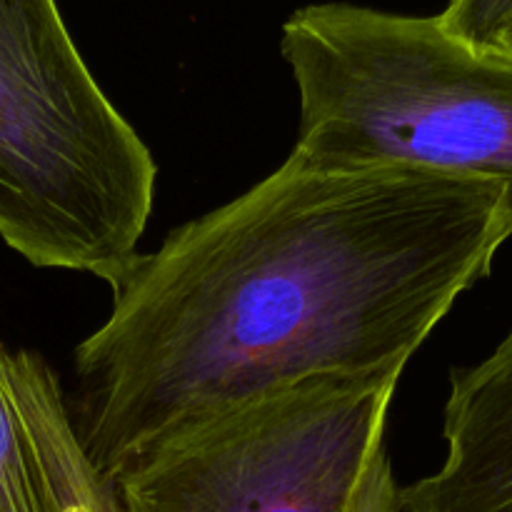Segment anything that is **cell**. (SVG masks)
Here are the masks:
<instances>
[{
  "instance_id": "6da1fadb",
  "label": "cell",
  "mask_w": 512,
  "mask_h": 512,
  "mask_svg": "<svg viewBox=\"0 0 512 512\" xmlns=\"http://www.w3.org/2000/svg\"><path fill=\"white\" fill-rule=\"evenodd\" d=\"M510 238L495 180L293 148L120 278L73 353L80 445L115 485L165 440L270 390L405 370Z\"/></svg>"
},
{
  "instance_id": "7a4b0ae2",
  "label": "cell",
  "mask_w": 512,
  "mask_h": 512,
  "mask_svg": "<svg viewBox=\"0 0 512 512\" xmlns=\"http://www.w3.org/2000/svg\"><path fill=\"white\" fill-rule=\"evenodd\" d=\"M280 53L298 88L295 150L495 180L512 210L510 55L468 48L435 15L350 3L295 10Z\"/></svg>"
},
{
  "instance_id": "3957f363",
  "label": "cell",
  "mask_w": 512,
  "mask_h": 512,
  "mask_svg": "<svg viewBox=\"0 0 512 512\" xmlns=\"http://www.w3.org/2000/svg\"><path fill=\"white\" fill-rule=\"evenodd\" d=\"M158 165L98 85L55 0H0V238L35 268L120 283Z\"/></svg>"
},
{
  "instance_id": "277c9868",
  "label": "cell",
  "mask_w": 512,
  "mask_h": 512,
  "mask_svg": "<svg viewBox=\"0 0 512 512\" xmlns=\"http://www.w3.org/2000/svg\"><path fill=\"white\" fill-rule=\"evenodd\" d=\"M400 375H318L233 405L125 470L120 510L350 512Z\"/></svg>"
},
{
  "instance_id": "5b68a950",
  "label": "cell",
  "mask_w": 512,
  "mask_h": 512,
  "mask_svg": "<svg viewBox=\"0 0 512 512\" xmlns=\"http://www.w3.org/2000/svg\"><path fill=\"white\" fill-rule=\"evenodd\" d=\"M443 418V465L400 488V512H512V333L450 373Z\"/></svg>"
},
{
  "instance_id": "8992f818",
  "label": "cell",
  "mask_w": 512,
  "mask_h": 512,
  "mask_svg": "<svg viewBox=\"0 0 512 512\" xmlns=\"http://www.w3.org/2000/svg\"><path fill=\"white\" fill-rule=\"evenodd\" d=\"M0 373L28 440L40 512H123L75 433L60 378L33 350L0 348Z\"/></svg>"
},
{
  "instance_id": "52a82bcc",
  "label": "cell",
  "mask_w": 512,
  "mask_h": 512,
  "mask_svg": "<svg viewBox=\"0 0 512 512\" xmlns=\"http://www.w3.org/2000/svg\"><path fill=\"white\" fill-rule=\"evenodd\" d=\"M0 512H40L28 440L3 373H0Z\"/></svg>"
},
{
  "instance_id": "ba28073f",
  "label": "cell",
  "mask_w": 512,
  "mask_h": 512,
  "mask_svg": "<svg viewBox=\"0 0 512 512\" xmlns=\"http://www.w3.org/2000/svg\"><path fill=\"white\" fill-rule=\"evenodd\" d=\"M435 18L445 33L468 48L498 53L512 28V0H450Z\"/></svg>"
},
{
  "instance_id": "9c48e42d",
  "label": "cell",
  "mask_w": 512,
  "mask_h": 512,
  "mask_svg": "<svg viewBox=\"0 0 512 512\" xmlns=\"http://www.w3.org/2000/svg\"><path fill=\"white\" fill-rule=\"evenodd\" d=\"M398 493L400 485L395 483L393 465H390L388 453L383 448L370 460L353 505H350V512H400Z\"/></svg>"
},
{
  "instance_id": "30bf717a",
  "label": "cell",
  "mask_w": 512,
  "mask_h": 512,
  "mask_svg": "<svg viewBox=\"0 0 512 512\" xmlns=\"http://www.w3.org/2000/svg\"><path fill=\"white\" fill-rule=\"evenodd\" d=\"M498 53H505V55H510V58H512V28L508 30V35L503 38V43H500Z\"/></svg>"
}]
</instances>
